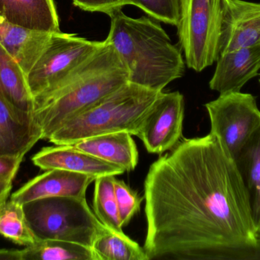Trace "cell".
Returning <instances> with one entry per match:
<instances>
[{"label": "cell", "instance_id": "obj_24", "mask_svg": "<svg viewBox=\"0 0 260 260\" xmlns=\"http://www.w3.org/2000/svg\"><path fill=\"white\" fill-rule=\"evenodd\" d=\"M133 6L154 19L174 26L178 24L180 0H133Z\"/></svg>", "mask_w": 260, "mask_h": 260}, {"label": "cell", "instance_id": "obj_25", "mask_svg": "<svg viewBox=\"0 0 260 260\" xmlns=\"http://www.w3.org/2000/svg\"><path fill=\"white\" fill-rule=\"evenodd\" d=\"M114 191L122 227L128 225L132 218L140 210L144 198L122 180L114 179Z\"/></svg>", "mask_w": 260, "mask_h": 260}, {"label": "cell", "instance_id": "obj_29", "mask_svg": "<svg viewBox=\"0 0 260 260\" xmlns=\"http://www.w3.org/2000/svg\"><path fill=\"white\" fill-rule=\"evenodd\" d=\"M13 180L0 177V203L6 201L12 189Z\"/></svg>", "mask_w": 260, "mask_h": 260}, {"label": "cell", "instance_id": "obj_17", "mask_svg": "<svg viewBox=\"0 0 260 260\" xmlns=\"http://www.w3.org/2000/svg\"><path fill=\"white\" fill-rule=\"evenodd\" d=\"M0 15L8 21L39 32H61L53 0H0Z\"/></svg>", "mask_w": 260, "mask_h": 260}, {"label": "cell", "instance_id": "obj_22", "mask_svg": "<svg viewBox=\"0 0 260 260\" xmlns=\"http://www.w3.org/2000/svg\"><path fill=\"white\" fill-rule=\"evenodd\" d=\"M22 250L24 260H95L90 247L57 240H38Z\"/></svg>", "mask_w": 260, "mask_h": 260}, {"label": "cell", "instance_id": "obj_1", "mask_svg": "<svg viewBox=\"0 0 260 260\" xmlns=\"http://www.w3.org/2000/svg\"><path fill=\"white\" fill-rule=\"evenodd\" d=\"M148 260H260L247 190L218 139H184L144 183Z\"/></svg>", "mask_w": 260, "mask_h": 260}, {"label": "cell", "instance_id": "obj_2", "mask_svg": "<svg viewBox=\"0 0 260 260\" xmlns=\"http://www.w3.org/2000/svg\"><path fill=\"white\" fill-rule=\"evenodd\" d=\"M129 82L128 72L106 40L64 79L34 97L33 114L48 140L61 125Z\"/></svg>", "mask_w": 260, "mask_h": 260}, {"label": "cell", "instance_id": "obj_12", "mask_svg": "<svg viewBox=\"0 0 260 260\" xmlns=\"http://www.w3.org/2000/svg\"><path fill=\"white\" fill-rule=\"evenodd\" d=\"M41 139L33 113L15 108L0 96V156L24 158Z\"/></svg>", "mask_w": 260, "mask_h": 260}, {"label": "cell", "instance_id": "obj_18", "mask_svg": "<svg viewBox=\"0 0 260 260\" xmlns=\"http://www.w3.org/2000/svg\"><path fill=\"white\" fill-rule=\"evenodd\" d=\"M247 190L255 229L260 233V127L235 160Z\"/></svg>", "mask_w": 260, "mask_h": 260}, {"label": "cell", "instance_id": "obj_4", "mask_svg": "<svg viewBox=\"0 0 260 260\" xmlns=\"http://www.w3.org/2000/svg\"><path fill=\"white\" fill-rule=\"evenodd\" d=\"M161 92L128 82L61 125L48 140L71 145L101 134L126 131L137 136L150 108Z\"/></svg>", "mask_w": 260, "mask_h": 260}, {"label": "cell", "instance_id": "obj_23", "mask_svg": "<svg viewBox=\"0 0 260 260\" xmlns=\"http://www.w3.org/2000/svg\"><path fill=\"white\" fill-rule=\"evenodd\" d=\"M114 176H104L94 180V213L105 227L123 232L114 191Z\"/></svg>", "mask_w": 260, "mask_h": 260}, {"label": "cell", "instance_id": "obj_10", "mask_svg": "<svg viewBox=\"0 0 260 260\" xmlns=\"http://www.w3.org/2000/svg\"><path fill=\"white\" fill-rule=\"evenodd\" d=\"M260 44V3L224 0L220 54Z\"/></svg>", "mask_w": 260, "mask_h": 260}, {"label": "cell", "instance_id": "obj_19", "mask_svg": "<svg viewBox=\"0 0 260 260\" xmlns=\"http://www.w3.org/2000/svg\"><path fill=\"white\" fill-rule=\"evenodd\" d=\"M0 96L15 108L33 113L35 102L27 85V76L19 64L1 44Z\"/></svg>", "mask_w": 260, "mask_h": 260}, {"label": "cell", "instance_id": "obj_15", "mask_svg": "<svg viewBox=\"0 0 260 260\" xmlns=\"http://www.w3.org/2000/svg\"><path fill=\"white\" fill-rule=\"evenodd\" d=\"M52 34L16 25L0 15V44L19 64L26 76L39 59Z\"/></svg>", "mask_w": 260, "mask_h": 260}, {"label": "cell", "instance_id": "obj_16", "mask_svg": "<svg viewBox=\"0 0 260 260\" xmlns=\"http://www.w3.org/2000/svg\"><path fill=\"white\" fill-rule=\"evenodd\" d=\"M132 136L126 131L109 133L83 139L71 146L129 172L139 162L137 147Z\"/></svg>", "mask_w": 260, "mask_h": 260}, {"label": "cell", "instance_id": "obj_31", "mask_svg": "<svg viewBox=\"0 0 260 260\" xmlns=\"http://www.w3.org/2000/svg\"><path fill=\"white\" fill-rule=\"evenodd\" d=\"M259 82H260V80H259Z\"/></svg>", "mask_w": 260, "mask_h": 260}, {"label": "cell", "instance_id": "obj_21", "mask_svg": "<svg viewBox=\"0 0 260 260\" xmlns=\"http://www.w3.org/2000/svg\"><path fill=\"white\" fill-rule=\"evenodd\" d=\"M0 236L23 247L38 242L22 205L11 199L0 203Z\"/></svg>", "mask_w": 260, "mask_h": 260}, {"label": "cell", "instance_id": "obj_26", "mask_svg": "<svg viewBox=\"0 0 260 260\" xmlns=\"http://www.w3.org/2000/svg\"><path fill=\"white\" fill-rule=\"evenodd\" d=\"M76 7L86 12H98L111 15L123 6L133 5V0H73Z\"/></svg>", "mask_w": 260, "mask_h": 260}, {"label": "cell", "instance_id": "obj_13", "mask_svg": "<svg viewBox=\"0 0 260 260\" xmlns=\"http://www.w3.org/2000/svg\"><path fill=\"white\" fill-rule=\"evenodd\" d=\"M35 166L43 170L63 169L98 178L119 176L126 172L123 168L76 149L71 145H56L42 148L32 157Z\"/></svg>", "mask_w": 260, "mask_h": 260}, {"label": "cell", "instance_id": "obj_27", "mask_svg": "<svg viewBox=\"0 0 260 260\" xmlns=\"http://www.w3.org/2000/svg\"><path fill=\"white\" fill-rule=\"evenodd\" d=\"M23 157L0 156V177L14 180Z\"/></svg>", "mask_w": 260, "mask_h": 260}, {"label": "cell", "instance_id": "obj_7", "mask_svg": "<svg viewBox=\"0 0 260 260\" xmlns=\"http://www.w3.org/2000/svg\"><path fill=\"white\" fill-rule=\"evenodd\" d=\"M205 107L210 119L211 134L235 160L260 127L256 97L250 93L232 92L220 94Z\"/></svg>", "mask_w": 260, "mask_h": 260}, {"label": "cell", "instance_id": "obj_20", "mask_svg": "<svg viewBox=\"0 0 260 260\" xmlns=\"http://www.w3.org/2000/svg\"><path fill=\"white\" fill-rule=\"evenodd\" d=\"M95 260H148L144 248L123 232L104 226L91 247Z\"/></svg>", "mask_w": 260, "mask_h": 260}, {"label": "cell", "instance_id": "obj_6", "mask_svg": "<svg viewBox=\"0 0 260 260\" xmlns=\"http://www.w3.org/2000/svg\"><path fill=\"white\" fill-rule=\"evenodd\" d=\"M224 0H180L177 35L189 69L202 72L216 62Z\"/></svg>", "mask_w": 260, "mask_h": 260}, {"label": "cell", "instance_id": "obj_3", "mask_svg": "<svg viewBox=\"0 0 260 260\" xmlns=\"http://www.w3.org/2000/svg\"><path fill=\"white\" fill-rule=\"evenodd\" d=\"M106 41L112 45L128 72L131 83L161 92L184 75L181 49L163 27L146 16L131 18L122 10L110 15Z\"/></svg>", "mask_w": 260, "mask_h": 260}, {"label": "cell", "instance_id": "obj_28", "mask_svg": "<svg viewBox=\"0 0 260 260\" xmlns=\"http://www.w3.org/2000/svg\"><path fill=\"white\" fill-rule=\"evenodd\" d=\"M24 260L23 250L18 249H0V260Z\"/></svg>", "mask_w": 260, "mask_h": 260}, {"label": "cell", "instance_id": "obj_8", "mask_svg": "<svg viewBox=\"0 0 260 260\" xmlns=\"http://www.w3.org/2000/svg\"><path fill=\"white\" fill-rule=\"evenodd\" d=\"M102 44L76 34H52L44 51L27 76L33 97L56 85L91 56Z\"/></svg>", "mask_w": 260, "mask_h": 260}, {"label": "cell", "instance_id": "obj_5", "mask_svg": "<svg viewBox=\"0 0 260 260\" xmlns=\"http://www.w3.org/2000/svg\"><path fill=\"white\" fill-rule=\"evenodd\" d=\"M38 240H57L92 247L104 225L85 198L50 197L23 206Z\"/></svg>", "mask_w": 260, "mask_h": 260}, {"label": "cell", "instance_id": "obj_14", "mask_svg": "<svg viewBox=\"0 0 260 260\" xmlns=\"http://www.w3.org/2000/svg\"><path fill=\"white\" fill-rule=\"evenodd\" d=\"M209 87L220 94L240 92L260 70V44L220 54Z\"/></svg>", "mask_w": 260, "mask_h": 260}, {"label": "cell", "instance_id": "obj_9", "mask_svg": "<svg viewBox=\"0 0 260 260\" xmlns=\"http://www.w3.org/2000/svg\"><path fill=\"white\" fill-rule=\"evenodd\" d=\"M184 111V97L180 92L160 93L145 115L137 134L148 153L161 154L179 143Z\"/></svg>", "mask_w": 260, "mask_h": 260}, {"label": "cell", "instance_id": "obj_30", "mask_svg": "<svg viewBox=\"0 0 260 260\" xmlns=\"http://www.w3.org/2000/svg\"><path fill=\"white\" fill-rule=\"evenodd\" d=\"M258 238H259V241H260V233L258 234Z\"/></svg>", "mask_w": 260, "mask_h": 260}, {"label": "cell", "instance_id": "obj_11", "mask_svg": "<svg viewBox=\"0 0 260 260\" xmlns=\"http://www.w3.org/2000/svg\"><path fill=\"white\" fill-rule=\"evenodd\" d=\"M95 178L63 169H49L29 180L11 195V200L26 203L50 197L85 198L88 186Z\"/></svg>", "mask_w": 260, "mask_h": 260}]
</instances>
